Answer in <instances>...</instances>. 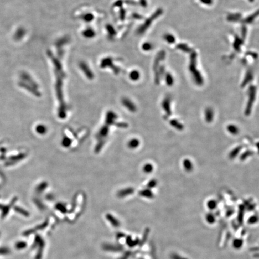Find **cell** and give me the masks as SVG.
Returning <instances> with one entry per match:
<instances>
[{"mask_svg": "<svg viewBox=\"0 0 259 259\" xmlns=\"http://www.w3.org/2000/svg\"><path fill=\"white\" fill-rule=\"evenodd\" d=\"M165 80H166V83L167 85H172L173 84V79L170 74H167L166 76H165Z\"/></svg>", "mask_w": 259, "mask_h": 259, "instance_id": "cell-24", "label": "cell"}, {"mask_svg": "<svg viewBox=\"0 0 259 259\" xmlns=\"http://www.w3.org/2000/svg\"><path fill=\"white\" fill-rule=\"evenodd\" d=\"M257 148H258V152H259V143H257Z\"/></svg>", "mask_w": 259, "mask_h": 259, "instance_id": "cell-36", "label": "cell"}, {"mask_svg": "<svg viewBox=\"0 0 259 259\" xmlns=\"http://www.w3.org/2000/svg\"><path fill=\"white\" fill-rule=\"evenodd\" d=\"M133 193V188H127L126 190H123L121 191H120L118 193V196H126L127 195H129L132 194Z\"/></svg>", "mask_w": 259, "mask_h": 259, "instance_id": "cell-12", "label": "cell"}, {"mask_svg": "<svg viewBox=\"0 0 259 259\" xmlns=\"http://www.w3.org/2000/svg\"><path fill=\"white\" fill-rule=\"evenodd\" d=\"M71 144V141L68 137H65L63 141V145L65 147H69Z\"/></svg>", "mask_w": 259, "mask_h": 259, "instance_id": "cell-28", "label": "cell"}, {"mask_svg": "<svg viewBox=\"0 0 259 259\" xmlns=\"http://www.w3.org/2000/svg\"><path fill=\"white\" fill-rule=\"evenodd\" d=\"M107 133H108V128L107 127L104 126L103 127L101 128L100 131H99V137L100 138L105 137L107 136Z\"/></svg>", "mask_w": 259, "mask_h": 259, "instance_id": "cell-14", "label": "cell"}, {"mask_svg": "<svg viewBox=\"0 0 259 259\" xmlns=\"http://www.w3.org/2000/svg\"><path fill=\"white\" fill-rule=\"evenodd\" d=\"M83 35L87 38H91L95 35V32L91 28H88L83 32Z\"/></svg>", "mask_w": 259, "mask_h": 259, "instance_id": "cell-9", "label": "cell"}, {"mask_svg": "<svg viewBox=\"0 0 259 259\" xmlns=\"http://www.w3.org/2000/svg\"><path fill=\"white\" fill-rule=\"evenodd\" d=\"M249 91H250L249 92L250 100H249V101H248V103L247 109H246V113L247 114L250 113V112H251L252 105V104H253L254 99H255L256 92V88L254 86H252L251 88H250Z\"/></svg>", "mask_w": 259, "mask_h": 259, "instance_id": "cell-3", "label": "cell"}, {"mask_svg": "<svg viewBox=\"0 0 259 259\" xmlns=\"http://www.w3.org/2000/svg\"><path fill=\"white\" fill-rule=\"evenodd\" d=\"M35 130L38 133L40 134H44L47 131V128H46L45 126H43V125H39V126L36 127Z\"/></svg>", "mask_w": 259, "mask_h": 259, "instance_id": "cell-13", "label": "cell"}, {"mask_svg": "<svg viewBox=\"0 0 259 259\" xmlns=\"http://www.w3.org/2000/svg\"><path fill=\"white\" fill-rule=\"evenodd\" d=\"M107 29L108 31V33H109V35H114L115 34V32L113 28L112 27V26L108 25V26H107Z\"/></svg>", "mask_w": 259, "mask_h": 259, "instance_id": "cell-29", "label": "cell"}, {"mask_svg": "<svg viewBox=\"0 0 259 259\" xmlns=\"http://www.w3.org/2000/svg\"><path fill=\"white\" fill-rule=\"evenodd\" d=\"M164 39L166 40L167 42L170 43H174L175 42V39L174 36L171 34H166L164 35Z\"/></svg>", "mask_w": 259, "mask_h": 259, "instance_id": "cell-22", "label": "cell"}, {"mask_svg": "<svg viewBox=\"0 0 259 259\" xmlns=\"http://www.w3.org/2000/svg\"><path fill=\"white\" fill-rule=\"evenodd\" d=\"M130 77L133 80H137L140 77V74L137 70H133L130 74Z\"/></svg>", "mask_w": 259, "mask_h": 259, "instance_id": "cell-17", "label": "cell"}, {"mask_svg": "<svg viewBox=\"0 0 259 259\" xmlns=\"http://www.w3.org/2000/svg\"><path fill=\"white\" fill-rule=\"evenodd\" d=\"M241 44L242 42L241 41V40L238 39V38H237L234 42V48L236 50H239L240 49H241Z\"/></svg>", "mask_w": 259, "mask_h": 259, "instance_id": "cell-23", "label": "cell"}, {"mask_svg": "<svg viewBox=\"0 0 259 259\" xmlns=\"http://www.w3.org/2000/svg\"><path fill=\"white\" fill-rule=\"evenodd\" d=\"M79 66L80 67L84 73L85 74V75L87 76V77L90 79H92L94 78V75L92 73V71H91V70L90 69V68L84 62H82L80 63Z\"/></svg>", "mask_w": 259, "mask_h": 259, "instance_id": "cell-4", "label": "cell"}, {"mask_svg": "<svg viewBox=\"0 0 259 259\" xmlns=\"http://www.w3.org/2000/svg\"><path fill=\"white\" fill-rule=\"evenodd\" d=\"M214 117V112L211 108H208L205 111V119L207 122H211Z\"/></svg>", "mask_w": 259, "mask_h": 259, "instance_id": "cell-7", "label": "cell"}, {"mask_svg": "<svg viewBox=\"0 0 259 259\" xmlns=\"http://www.w3.org/2000/svg\"><path fill=\"white\" fill-rule=\"evenodd\" d=\"M163 107H164L165 112H167L168 113H170V100L168 98L165 99L163 101Z\"/></svg>", "mask_w": 259, "mask_h": 259, "instance_id": "cell-15", "label": "cell"}, {"mask_svg": "<svg viewBox=\"0 0 259 259\" xmlns=\"http://www.w3.org/2000/svg\"><path fill=\"white\" fill-rule=\"evenodd\" d=\"M25 32L24 29L22 28H19L18 30L16 31L15 35H14V38H15L16 39L19 40L21 39V38H22L23 36L25 35Z\"/></svg>", "mask_w": 259, "mask_h": 259, "instance_id": "cell-10", "label": "cell"}, {"mask_svg": "<svg viewBox=\"0 0 259 259\" xmlns=\"http://www.w3.org/2000/svg\"><path fill=\"white\" fill-rule=\"evenodd\" d=\"M152 170H153V167H152V165L151 164H146L145 166L143 167V170L146 173H148L151 172Z\"/></svg>", "mask_w": 259, "mask_h": 259, "instance_id": "cell-26", "label": "cell"}, {"mask_svg": "<svg viewBox=\"0 0 259 259\" xmlns=\"http://www.w3.org/2000/svg\"><path fill=\"white\" fill-rule=\"evenodd\" d=\"M208 207H209L210 209H213L215 208V206L216 205V202L214 200H211V201H209V202L208 203Z\"/></svg>", "mask_w": 259, "mask_h": 259, "instance_id": "cell-31", "label": "cell"}, {"mask_svg": "<svg viewBox=\"0 0 259 259\" xmlns=\"http://www.w3.org/2000/svg\"><path fill=\"white\" fill-rule=\"evenodd\" d=\"M112 65V59L111 58H105L102 61L101 64V66L102 68L106 67H111Z\"/></svg>", "mask_w": 259, "mask_h": 259, "instance_id": "cell-11", "label": "cell"}, {"mask_svg": "<svg viewBox=\"0 0 259 259\" xmlns=\"http://www.w3.org/2000/svg\"><path fill=\"white\" fill-rule=\"evenodd\" d=\"M184 166L185 169L187 171H191L193 169V164L189 160H184Z\"/></svg>", "mask_w": 259, "mask_h": 259, "instance_id": "cell-18", "label": "cell"}, {"mask_svg": "<svg viewBox=\"0 0 259 259\" xmlns=\"http://www.w3.org/2000/svg\"><path fill=\"white\" fill-rule=\"evenodd\" d=\"M122 103L123 105L126 106L127 109L130 110V111L135 112L136 110L135 105H134V104L130 100H129L128 99H123Z\"/></svg>", "mask_w": 259, "mask_h": 259, "instance_id": "cell-5", "label": "cell"}, {"mask_svg": "<svg viewBox=\"0 0 259 259\" xmlns=\"http://www.w3.org/2000/svg\"><path fill=\"white\" fill-rule=\"evenodd\" d=\"M201 2H202L203 3L206 4H212V0H200Z\"/></svg>", "mask_w": 259, "mask_h": 259, "instance_id": "cell-34", "label": "cell"}, {"mask_svg": "<svg viewBox=\"0 0 259 259\" xmlns=\"http://www.w3.org/2000/svg\"><path fill=\"white\" fill-rule=\"evenodd\" d=\"M141 195L142 196L148 197V198H150V197H152L153 196V194H152V193L149 190H145L143 191L141 193Z\"/></svg>", "mask_w": 259, "mask_h": 259, "instance_id": "cell-25", "label": "cell"}, {"mask_svg": "<svg viewBox=\"0 0 259 259\" xmlns=\"http://www.w3.org/2000/svg\"><path fill=\"white\" fill-rule=\"evenodd\" d=\"M128 145L130 148H136L139 145V141L136 139H133L128 142Z\"/></svg>", "mask_w": 259, "mask_h": 259, "instance_id": "cell-16", "label": "cell"}, {"mask_svg": "<svg viewBox=\"0 0 259 259\" xmlns=\"http://www.w3.org/2000/svg\"><path fill=\"white\" fill-rule=\"evenodd\" d=\"M19 85L21 87H23V88H25V89H26V90H29H29L32 91V93H33V94H35L36 95H39V93H38L37 91H35V90L34 88H33V87L28 85L25 84V83L24 82H19Z\"/></svg>", "mask_w": 259, "mask_h": 259, "instance_id": "cell-8", "label": "cell"}, {"mask_svg": "<svg viewBox=\"0 0 259 259\" xmlns=\"http://www.w3.org/2000/svg\"><path fill=\"white\" fill-rule=\"evenodd\" d=\"M20 77L23 80H24V81L25 80V81H26L27 82L30 83V84L32 86H34V87H35V88L37 86V84H35L34 81H33V80L32 79L31 77L29 75H28V74H27L26 73H23L22 75H21Z\"/></svg>", "mask_w": 259, "mask_h": 259, "instance_id": "cell-6", "label": "cell"}, {"mask_svg": "<svg viewBox=\"0 0 259 259\" xmlns=\"http://www.w3.org/2000/svg\"><path fill=\"white\" fill-rule=\"evenodd\" d=\"M142 49L146 51L150 50L152 49V44L150 43H145L142 45Z\"/></svg>", "mask_w": 259, "mask_h": 259, "instance_id": "cell-27", "label": "cell"}, {"mask_svg": "<svg viewBox=\"0 0 259 259\" xmlns=\"http://www.w3.org/2000/svg\"><path fill=\"white\" fill-rule=\"evenodd\" d=\"M196 56L197 54L196 52H193L191 55L190 58V70L193 74L195 81L198 85H201L203 84V79L200 73L196 69Z\"/></svg>", "mask_w": 259, "mask_h": 259, "instance_id": "cell-1", "label": "cell"}, {"mask_svg": "<svg viewBox=\"0 0 259 259\" xmlns=\"http://www.w3.org/2000/svg\"><path fill=\"white\" fill-rule=\"evenodd\" d=\"M252 79V74L251 73V71H248L247 75H246V77L244 80L242 85H245L247 84L248 82H249Z\"/></svg>", "mask_w": 259, "mask_h": 259, "instance_id": "cell-21", "label": "cell"}, {"mask_svg": "<svg viewBox=\"0 0 259 259\" xmlns=\"http://www.w3.org/2000/svg\"><path fill=\"white\" fill-rule=\"evenodd\" d=\"M234 246L236 248H239L242 246V241L239 239H236L234 242Z\"/></svg>", "mask_w": 259, "mask_h": 259, "instance_id": "cell-32", "label": "cell"}, {"mask_svg": "<svg viewBox=\"0 0 259 259\" xmlns=\"http://www.w3.org/2000/svg\"><path fill=\"white\" fill-rule=\"evenodd\" d=\"M84 20H85V21H87V22H90V21H91L93 19V16H92V14H90V13L86 14V15L84 16Z\"/></svg>", "mask_w": 259, "mask_h": 259, "instance_id": "cell-30", "label": "cell"}, {"mask_svg": "<svg viewBox=\"0 0 259 259\" xmlns=\"http://www.w3.org/2000/svg\"><path fill=\"white\" fill-rule=\"evenodd\" d=\"M156 185V181H154V180H152V181H151L149 184H148V186H149V187H154L155 185Z\"/></svg>", "mask_w": 259, "mask_h": 259, "instance_id": "cell-35", "label": "cell"}, {"mask_svg": "<svg viewBox=\"0 0 259 259\" xmlns=\"http://www.w3.org/2000/svg\"><path fill=\"white\" fill-rule=\"evenodd\" d=\"M227 130L229 132L233 134H237L239 132V130L237 128V127L236 126H233V125L229 126L227 127Z\"/></svg>", "mask_w": 259, "mask_h": 259, "instance_id": "cell-19", "label": "cell"}, {"mask_svg": "<svg viewBox=\"0 0 259 259\" xmlns=\"http://www.w3.org/2000/svg\"><path fill=\"white\" fill-rule=\"evenodd\" d=\"M177 48L179 49L182 50L184 52H190L191 51V49L188 47L187 45L184 44H179L177 46Z\"/></svg>", "mask_w": 259, "mask_h": 259, "instance_id": "cell-20", "label": "cell"}, {"mask_svg": "<svg viewBox=\"0 0 259 259\" xmlns=\"http://www.w3.org/2000/svg\"><path fill=\"white\" fill-rule=\"evenodd\" d=\"M207 220L208 221L210 222V223H212V222H214V218L213 215H208L207 216Z\"/></svg>", "mask_w": 259, "mask_h": 259, "instance_id": "cell-33", "label": "cell"}, {"mask_svg": "<svg viewBox=\"0 0 259 259\" xmlns=\"http://www.w3.org/2000/svg\"><path fill=\"white\" fill-rule=\"evenodd\" d=\"M161 13H162V10L161 9H158L157 11H156L154 14H152L149 18H148V19L145 21V24H143V25H142V26L138 29V31H137L138 34H141L143 33V32H145L146 29H147L150 26L151 24L152 21H154L155 20V19L157 18V17H158Z\"/></svg>", "mask_w": 259, "mask_h": 259, "instance_id": "cell-2", "label": "cell"}]
</instances>
